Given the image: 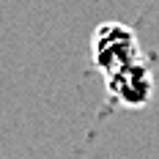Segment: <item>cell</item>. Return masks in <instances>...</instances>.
Returning <instances> with one entry per match:
<instances>
[{
  "label": "cell",
  "mask_w": 159,
  "mask_h": 159,
  "mask_svg": "<svg viewBox=\"0 0 159 159\" xmlns=\"http://www.w3.org/2000/svg\"><path fill=\"white\" fill-rule=\"evenodd\" d=\"M91 61L107 77L126 63L140 61V44L134 30L124 22H102L91 36Z\"/></svg>",
  "instance_id": "6da1fadb"
},
{
  "label": "cell",
  "mask_w": 159,
  "mask_h": 159,
  "mask_svg": "<svg viewBox=\"0 0 159 159\" xmlns=\"http://www.w3.org/2000/svg\"><path fill=\"white\" fill-rule=\"evenodd\" d=\"M107 93L124 107H145L154 93V77L143 61L126 63L124 69L107 74Z\"/></svg>",
  "instance_id": "7a4b0ae2"
}]
</instances>
